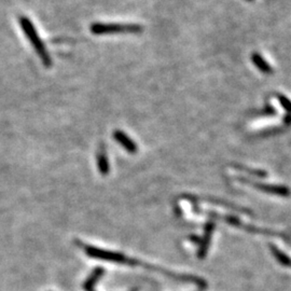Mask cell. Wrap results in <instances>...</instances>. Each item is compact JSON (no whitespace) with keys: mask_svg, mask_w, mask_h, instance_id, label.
<instances>
[{"mask_svg":"<svg viewBox=\"0 0 291 291\" xmlns=\"http://www.w3.org/2000/svg\"><path fill=\"white\" fill-rule=\"evenodd\" d=\"M19 24H21V27L23 29L24 33H25L26 37L28 38V40L31 41L32 48L36 50L38 56L40 57L43 65L46 67H51L52 66L51 57L48 55L45 43L41 41V39L39 37L35 26H33L32 23L31 22V19L26 16H21L19 17Z\"/></svg>","mask_w":291,"mask_h":291,"instance_id":"1","label":"cell"},{"mask_svg":"<svg viewBox=\"0 0 291 291\" xmlns=\"http://www.w3.org/2000/svg\"><path fill=\"white\" fill-rule=\"evenodd\" d=\"M91 32L94 35H109V33L130 32L137 33L143 32V26L137 24H109V23H94L91 26Z\"/></svg>","mask_w":291,"mask_h":291,"instance_id":"2","label":"cell"},{"mask_svg":"<svg viewBox=\"0 0 291 291\" xmlns=\"http://www.w3.org/2000/svg\"><path fill=\"white\" fill-rule=\"evenodd\" d=\"M84 250L87 256H90V257H92V258H95V259H100V260H105L108 262H115V263L134 264V262L129 261L123 255L118 254V252L104 250V249L97 248V247H93V246H85Z\"/></svg>","mask_w":291,"mask_h":291,"instance_id":"3","label":"cell"},{"mask_svg":"<svg viewBox=\"0 0 291 291\" xmlns=\"http://www.w3.org/2000/svg\"><path fill=\"white\" fill-rule=\"evenodd\" d=\"M113 137L116 142H118L120 145H122L125 148V150H128L129 152L135 153L137 151V146H136V144L133 142V140L130 139L125 133H123L122 130H119V129L115 130L113 133Z\"/></svg>","mask_w":291,"mask_h":291,"instance_id":"4","label":"cell"},{"mask_svg":"<svg viewBox=\"0 0 291 291\" xmlns=\"http://www.w3.org/2000/svg\"><path fill=\"white\" fill-rule=\"evenodd\" d=\"M251 61H252V63H254V65L258 68L261 72H263V74L270 75L273 72V68L270 66L269 63L266 62L264 58L259 54V53H257V52L252 53Z\"/></svg>","mask_w":291,"mask_h":291,"instance_id":"5","label":"cell"},{"mask_svg":"<svg viewBox=\"0 0 291 291\" xmlns=\"http://www.w3.org/2000/svg\"><path fill=\"white\" fill-rule=\"evenodd\" d=\"M97 164H98V169L101 174L103 175L108 174L109 163H108V159H107L106 151L103 148H100L98 153H97Z\"/></svg>","mask_w":291,"mask_h":291,"instance_id":"6","label":"cell"},{"mask_svg":"<svg viewBox=\"0 0 291 291\" xmlns=\"http://www.w3.org/2000/svg\"><path fill=\"white\" fill-rule=\"evenodd\" d=\"M103 273H104V271H103V269H100V268L94 270L93 273H92V275L90 276V278L87 279L84 283V285H83L84 290L85 291H92V288L94 287L96 281L98 280V278L100 277L101 275H103Z\"/></svg>","mask_w":291,"mask_h":291,"instance_id":"7","label":"cell"},{"mask_svg":"<svg viewBox=\"0 0 291 291\" xmlns=\"http://www.w3.org/2000/svg\"><path fill=\"white\" fill-rule=\"evenodd\" d=\"M212 230V225H208L207 229H206V234H205V239H204L203 241V244H202V247H201V250H200V257L201 258H203L204 255H205V251H206V248L208 247V242H210V232Z\"/></svg>","mask_w":291,"mask_h":291,"instance_id":"8","label":"cell"},{"mask_svg":"<svg viewBox=\"0 0 291 291\" xmlns=\"http://www.w3.org/2000/svg\"><path fill=\"white\" fill-rule=\"evenodd\" d=\"M277 98H278V100H279V103H280V105H281V107H283V108L287 111V113H291V101L287 98V97H285V96H283V95H277Z\"/></svg>","mask_w":291,"mask_h":291,"instance_id":"9","label":"cell"},{"mask_svg":"<svg viewBox=\"0 0 291 291\" xmlns=\"http://www.w3.org/2000/svg\"><path fill=\"white\" fill-rule=\"evenodd\" d=\"M247 1H252V0H247Z\"/></svg>","mask_w":291,"mask_h":291,"instance_id":"10","label":"cell"}]
</instances>
